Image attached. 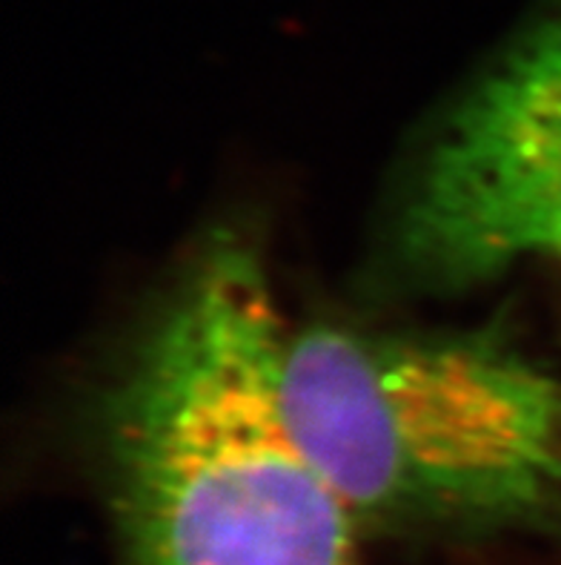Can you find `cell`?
Here are the masks:
<instances>
[{"mask_svg": "<svg viewBox=\"0 0 561 565\" xmlns=\"http://www.w3.org/2000/svg\"><path fill=\"white\" fill-rule=\"evenodd\" d=\"M281 387L362 531L561 514V385L507 344L315 324L287 337Z\"/></svg>", "mask_w": 561, "mask_h": 565, "instance_id": "obj_2", "label": "cell"}, {"mask_svg": "<svg viewBox=\"0 0 561 565\" xmlns=\"http://www.w3.org/2000/svg\"><path fill=\"white\" fill-rule=\"evenodd\" d=\"M398 253L435 287L490 279L527 258L561 265V18L450 118L404 204Z\"/></svg>", "mask_w": 561, "mask_h": 565, "instance_id": "obj_3", "label": "cell"}, {"mask_svg": "<svg viewBox=\"0 0 561 565\" xmlns=\"http://www.w3.org/2000/svg\"><path fill=\"white\" fill-rule=\"evenodd\" d=\"M284 344L261 258L220 236L104 408L121 565H367L362 525L290 423Z\"/></svg>", "mask_w": 561, "mask_h": 565, "instance_id": "obj_1", "label": "cell"}]
</instances>
